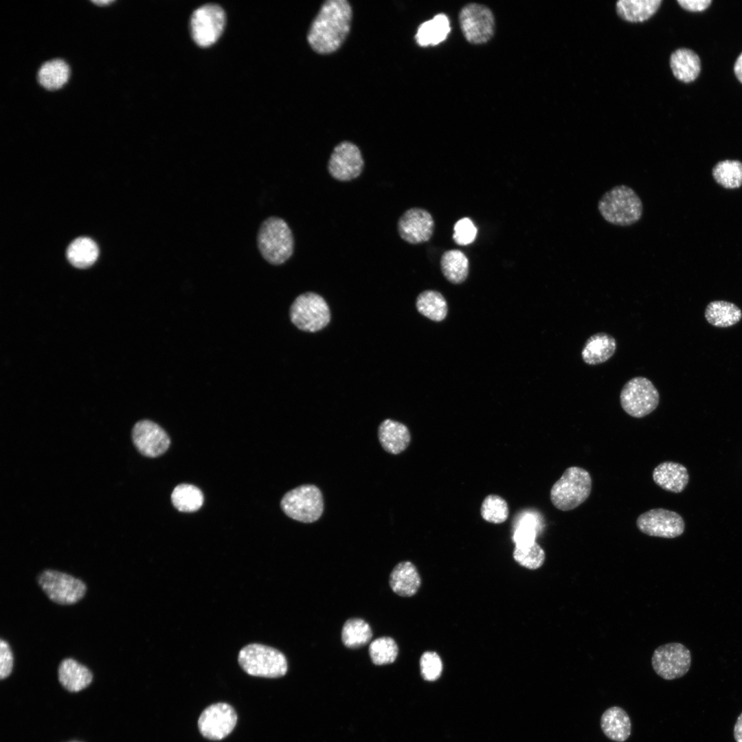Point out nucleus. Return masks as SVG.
<instances>
[{
	"label": "nucleus",
	"instance_id": "1",
	"mask_svg": "<svg viewBox=\"0 0 742 742\" xmlns=\"http://www.w3.org/2000/svg\"><path fill=\"white\" fill-rule=\"evenodd\" d=\"M352 9L346 0H328L321 6L307 34L312 49L326 54L336 51L349 32Z\"/></svg>",
	"mask_w": 742,
	"mask_h": 742
},
{
	"label": "nucleus",
	"instance_id": "2",
	"mask_svg": "<svg viewBox=\"0 0 742 742\" xmlns=\"http://www.w3.org/2000/svg\"><path fill=\"white\" fill-rule=\"evenodd\" d=\"M598 210L609 223L616 226H630L640 220L642 202L629 186L618 185L605 192L598 203Z\"/></svg>",
	"mask_w": 742,
	"mask_h": 742
},
{
	"label": "nucleus",
	"instance_id": "3",
	"mask_svg": "<svg viewBox=\"0 0 742 742\" xmlns=\"http://www.w3.org/2000/svg\"><path fill=\"white\" fill-rule=\"evenodd\" d=\"M257 245L265 260L271 265H280L287 261L293 254V235L284 219L271 216L260 225Z\"/></svg>",
	"mask_w": 742,
	"mask_h": 742
},
{
	"label": "nucleus",
	"instance_id": "4",
	"mask_svg": "<svg viewBox=\"0 0 742 742\" xmlns=\"http://www.w3.org/2000/svg\"><path fill=\"white\" fill-rule=\"evenodd\" d=\"M589 473L579 466H570L553 484L550 497L553 506L568 511L580 506L589 496L592 491Z\"/></svg>",
	"mask_w": 742,
	"mask_h": 742
},
{
	"label": "nucleus",
	"instance_id": "5",
	"mask_svg": "<svg viewBox=\"0 0 742 742\" xmlns=\"http://www.w3.org/2000/svg\"><path fill=\"white\" fill-rule=\"evenodd\" d=\"M238 659L241 668L252 676L276 678L284 675L287 671V661L284 654L260 644H250L243 647Z\"/></svg>",
	"mask_w": 742,
	"mask_h": 742
},
{
	"label": "nucleus",
	"instance_id": "6",
	"mask_svg": "<svg viewBox=\"0 0 742 742\" xmlns=\"http://www.w3.org/2000/svg\"><path fill=\"white\" fill-rule=\"evenodd\" d=\"M280 506L290 518L303 523L318 520L324 511L321 491L313 484H303L288 491L282 498Z\"/></svg>",
	"mask_w": 742,
	"mask_h": 742
},
{
	"label": "nucleus",
	"instance_id": "7",
	"mask_svg": "<svg viewBox=\"0 0 742 742\" xmlns=\"http://www.w3.org/2000/svg\"><path fill=\"white\" fill-rule=\"evenodd\" d=\"M620 402L622 409L634 418H642L659 405L660 394L654 384L644 376L629 379L621 389Z\"/></svg>",
	"mask_w": 742,
	"mask_h": 742
},
{
	"label": "nucleus",
	"instance_id": "8",
	"mask_svg": "<svg viewBox=\"0 0 742 742\" xmlns=\"http://www.w3.org/2000/svg\"><path fill=\"white\" fill-rule=\"evenodd\" d=\"M290 317L299 329L314 333L326 326L330 314L327 303L321 295L306 292L297 296L293 302Z\"/></svg>",
	"mask_w": 742,
	"mask_h": 742
},
{
	"label": "nucleus",
	"instance_id": "9",
	"mask_svg": "<svg viewBox=\"0 0 742 742\" xmlns=\"http://www.w3.org/2000/svg\"><path fill=\"white\" fill-rule=\"evenodd\" d=\"M38 583L52 601L59 605H72L85 595V583L68 574L45 570L38 576Z\"/></svg>",
	"mask_w": 742,
	"mask_h": 742
},
{
	"label": "nucleus",
	"instance_id": "10",
	"mask_svg": "<svg viewBox=\"0 0 742 742\" xmlns=\"http://www.w3.org/2000/svg\"><path fill=\"white\" fill-rule=\"evenodd\" d=\"M651 665L656 674L664 679H678L688 672L691 666V653L681 643L664 644L654 651Z\"/></svg>",
	"mask_w": 742,
	"mask_h": 742
},
{
	"label": "nucleus",
	"instance_id": "11",
	"mask_svg": "<svg viewBox=\"0 0 742 742\" xmlns=\"http://www.w3.org/2000/svg\"><path fill=\"white\" fill-rule=\"evenodd\" d=\"M225 23V12L218 5L207 4L199 7L192 13L190 20L194 41L201 47L212 45L222 34Z\"/></svg>",
	"mask_w": 742,
	"mask_h": 742
},
{
	"label": "nucleus",
	"instance_id": "12",
	"mask_svg": "<svg viewBox=\"0 0 742 742\" xmlns=\"http://www.w3.org/2000/svg\"><path fill=\"white\" fill-rule=\"evenodd\" d=\"M462 33L473 44H482L494 34L495 19L491 10L483 5L469 3L463 7L459 14Z\"/></svg>",
	"mask_w": 742,
	"mask_h": 742
},
{
	"label": "nucleus",
	"instance_id": "13",
	"mask_svg": "<svg viewBox=\"0 0 742 742\" xmlns=\"http://www.w3.org/2000/svg\"><path fill=\"white\" fill-rule=\"evenodd\" d=\"M636 526L647 535L666 539L682 535L685 529L682 517L664 508H653L642 513L637 518Z\"/></svg>",
	"mask_w": 742,
	"mask_h": 742
},
{
	"label": "nucleus",
	"instance_id": "14",
	"mask_svg": "<svg viewBox=\"0 0 742 742\" xmlns=\"http://www.w3.org/2000/svg\"><path fill=\"white\" fill-rule=\"evenodd\" d=\"M364 161L361 150L354 143L344 141L333 149L328 162L330 175L339 181H349L361 174Z\"/></svg>",
	"mask_w": 742,
	"mask_h": 742
},
{
	"label": "nucleus",
	"instance_id": "15",
	"mask_svg": "<svg viewBox=\"0 0 742 742\" xmlns=\"http://www.w3.org/2000/svg\"><path fill=\"white\" fill-rule=\"evenodd\" d=\"M237 715L232 706L226 703H217L206 708L198 720L201 734L210 740H221L234 730Z\"/></svg>",
	"mask_w": 742,
	"mask_h": 742
},
{
	"label": "nucleus",
	"instance_id": "16",
	"mask_svg": "<svg viewBox=\"0 0 742 742\" xmlns=\"http://www.w3.org/2000/svg\"><path fill=\"white\" fill-rule=\"evenodd\" d=\"M397 229L400 237L405 242L412 245L420 244L431 238L434 231V221L427 210L412 207L400 216Z\"/></svg>",
	"mask_w": 742,
	"mask_h": 742
},
{
	"label": "nucleus",
	"instance_id": "17",
	"mask_svg": "<svg viewBox=\"0 0 742 742\" xmlns=\"http://www.w3.org/2000/svg\"><path fill=\"white\" fill-rule=\"evenodd\" d=\"M132 439L139 452L149 458L162 455L170 444L167 433L157 423L149 420H142L135 424Z\"/></svg>",
	"mask_w": 742,
	"mask_h": 742
},
{
	"label": "nucleus",
	"instance_id": "18",
	"mask_svg": "<svg viewBox=\"0 0 742 742\" xmlns=\"http://www.w3.org/2000/svg\"><path fill=\"white\" fill-rule=\"evenodd\" d=\"M652 476L657 486L674 493H682L689 481L687 469L680 463L671 461L659 464L653 469Z\"/></svg>",
	"mask_w": 742,
	"mask_h": 742
},
{
	"label": "nucleus",
	"instance_id": "19",
	"mask_svg": "<svg viewBox=\"0 0 742 742\" xmlns=\"http://www.w3.org/2000/svg\"><path fill=\"white\" fill-rule=\"evenodd\" d=\"M378 436L383 449L394 455L405 451L411 440V435L407 427L391 419H385L380 424Z\"/></svg>",
	"mask_w": 742,
	"mask_h": 742
},
{
	"label": "nucleus",
	"instance_id": "20",
	"mask_svg": "<svg viewBox=\"0 0 742 742\" xmlns=\"http://www.w3.org/2000/svg\"><path fill=\"white\" fill-rule=\"evenodd\" d=\"M616 350L615 338L604 332L590 336L581 351L583 361L587 365L596 366L608 361Z\"/></svg>",
	"mask_w": 742,
	"mask_h": 742
},
{
	"label": "nucleus",
	"instance_id": "21",
	"mask_svg": "<svg viewBox=\"0 0 742 742\" xmlns=\"http://www.w3.org/2000/svg\"><path fill=\"white\" fill-rule=\"evenodd\" d=\"M600 723L603 734L613 741L625 742L631 735V719L619 706L607 708L601 715Z\"/></svg>",
	"mask_w": 742,
	"mask_h": 742
},
{
	"label": "nucleus",
	"instance_id": "22",
	"mask_svg": "<svg viewBox=\"0 0 742 742\" xmlns=\"http://www.w3.org/2000/svg\"><path fill=\"white\" fill-rule=\"evenodd\" d=\"M58 677L60 684L66 690L78 692L91 683L93 674L87 666L74 659L65 658L59 664Z\"/></svg>",
	"mask_w": 742,
	"mask_h": 742
},
{
	"label": "nucleus",
	"instance_id": "23",
	"mask_svg": "<svg viewBox=\"0 0 742 742\" xmlns=\"http://www.w3.org/2000/svg\"><path fill=\"white\" fill-rule=\"evenodd\" d=\"M421 580L415 565L409 561L398 563L390 576V585L392 591L403 597L414 595L418 590Z\"/></svg>",
	"mask_w": 742,
	"mask_h": 742
},
{
	"label": "nucleus",
	"instance_id": "24",
	"mask_svg": "<svg viewBox=\"0 0 742 742\" xmlns=\"http://www.w3.org/2000/svg\"><path fill=\"white\" fill-rule=\"evenodd\" d=\"M670 66L674 76L684 82L695 80L701 71L699 57L687 48L677 49L671 54Z\"/></svg>",
	"mask_w": 742,
	"mask_h": 742
},
{
	"label": "nucleus",
	"instance_id": "25",
	"mask_svg": "<svg viewBox=\"0 0 742 742\" xmlns=\"http://www.w3.org/2000/svg\"><path fill=\"white\" fill-rule=\"evenodd\" d=\"M662 2V0H620L616 2V12L625 21L643 22L657 11Z\"/></svg>",
	"mask_w": 742,
	"mask_h": 742
},
{
	"label": "nucleus",
	"instance_id": "26",
	"mask_svg": "<svg viewBox=\"0 0 742 742\" xmlns=\"http://www.w3.org/2000/svg\"><path fill=\"white\" fill-rule=\"evenodd\" d=\"M450 29L447 16L444 14H438L418 27L415 38L417 43L422 47L436 45L447 38Z\"/></svg>",
	"mask_w": 742,
	"mask_h": 742
},
{
	"label": "nucleus",
	"instance_id": "27",
	"mask_svg": "<svg viewBox=\"0 0 742 742\" xmlns=\"http://www.w3.org/2000/svg\"><path fill=\"white\" fill-rule=\"evenodd\" d=\"M705 317L708 323L715 327L727 328L741 320L742 311L732 302L717 300L707 305Z\"/></svg>",
	"mask_w": 742,
	"mask_h": 742
},
{
	"label": "nucleus",
	"instance_id": "28",
	"mask_svg": "<svg viewBox=\"0 0 742 742\" xmlns=\"http://www.w3.org/2000/svg\"><path fill=\"white\" fill-rule=\"evenodd\" d=\"M469 259L460 250H447L441 256L442 273L452 284H461L465 281L469 274Z\"/></svg>",
	"mask_w": 742,
	"mask_h": 742
},
{
	"label": "nucleus",
	"instance_id": "29",
	"mask_svg": "<svg viewBox=\"0 0 742 742\" xmlns=\"http://www.w3.org/2000/svg\"><path fill=\"white\" fill-rule=\"evenodd\" d=\"M69 76L68 65L62 59L55 58L43 63L37 73L39 84L48 90L60 88Z\"/></svg>",
	"mask_w": 742,
	"mask_h": 742
},
{
	"label": "nucleus",
	"instance_id": "30",
	"mask_svg": "<svg viewBox=\"0 0 742 742\" xmlns=\"http://www.w3.org/2000/svg\"><path fill=\"white\" fill-rule=\"evenodd\" d=\"M416 306L420 314L434 322L445 319L448 312L445 298L440 292L434 290L420 293L417 297Z\"/></svg>",
	"mask_w": 742,
	"mask_h": 742
},
{
	"label": "nucleus",
	"instance_id": "31",
	"mask_svg": "<svg viewBox=\"0 0 742 742\" xmlns=\"http://www.w3.org/2000/svg\"><path fill=\"white\" fill-rule=\"evenodd\" d=\"M98 247L89 238L80 237L69 245L67 257L71 265L78 268H87L98 258Z\"/></svg>",
	"mask_w": 742,
	"mask_h": 742
},
{
	"label": "nucleus",
	"instance_id": "32",
	"mask_svg": "<svg viewBox=\"0 0 742 742\" xmlns=\"http://www.w3.org/2000/svg\"><path fill=\"white\" fill-rule=\"evenodd\" d=\"M203 494L196 486L190 484H180L172 491L171 501L173 506L181 512H194L203 504Z\"/></svg>",
	"mask_w": 742,
	"mask_h": 742
},
{
	"label": "nucleus",
	"instance_id": "33",
	"mask_svg": "<svg viewBox=\"0 0 742 742\" xmlns=\"http://www.w3.org/2000/svg\"><path fill=\"white\" fill-rule=\"evenodd\" d=\"M372 637L370 625L361 618L348 619L343 626L341 640L348 648L355 649L366 645Z\"/></svg>",
	"mask_w": 742,
	"mask_h": 742
},
{
	"label": "nucleus",
	"instance_id": "34",
	"mask_svg": "<svg viewBox=\"0 0 742 742\" xmlns=\"http://www.w3.org/2000/svg\"><path fill=\"white\" fill-rule=\"evenodd\" d=\"M515 523L513 540L517 548H524L535 543L539 531V519L531 513L521 514Z\"/></svg>",
	"mask_w": 742,
	"mask_h": 742
},
{
	"label": "nucleus",
	"instance_id": "35",
	"mask_svg": "<svg viewBox=\"0 0 742 742\" xmlns=\"http://www.w3.org/2000/svg\"><path fill=\"white\" fill-rule=\"evenodd\" d=\"M716 181L726 188H736L742 185V163L737 160L719 162L713 169Z\"/></svg>",
	"mask_w": 742,
	"mask_h": 742
},
{
	"label": "nucleus",
	"instance_id": "36",
	"mask_svg": "<svg viewBox=\"0 0 742 742\" xmlns=\"http://www.w3.org/2000/svg\"><path fill=\"white\" fill-rule=\"evenodd\" d=\"M398 653L396 642L390 637H381L372 641L369 646V654L376 665L391 664L395 661Z\"/></svg>",
	"mask_w": 742,
	"mask_h": 742
},
{
	"label": "nucleus",
	"instance_id": "37",
	"mask_svg": "<svg viewBox=\"0 0 742 742\" xmlns=\"http://www.w3.org/2000/svg\"><path fill=\"white\" fill-rule=\"evenodd\" d=\"M481 516L485 521L493 524H502L508 519L509 508L506 501L497 495H488L483 500Z\"/></svg>",
	"mask_w": 742,
	"mask_h": 742
},
{
	"label": "nucleus",
	"instance_id": "38",
	"mask_svg": "<svg viewBox=\"0 0 742 742\" xmlns=\"http://www.w3.org/2000/svg\"><path fill=\"white\" fill-rule=\"evenodd\" d=\"M513 558L519 565L530 570H536L543 564L546 554L543 549L535 542L528 547H515Z\"/></svg>",
	"mask_w": 742,
	"mask_h": 742
},
{
	"label": "nucleus",
	"instance_id": "39",
	"mask_svg": "<svg viewBox=\"0 0 742 742\" xmlns=\"http://www.w3.org/2000/svg\"><path fill=\"white\" fill-rule=\"evenodd\" d=\"M420 673L423 678L429 682L437 680L442 671L440 656L434 651H426L420 659Z\"/></svg>",
	"mask_w": 742,
	"mask_h": 742
},
{
	"label": "nucleus",
	"instance_id": "40",
	"mask_svg": "<svg viewBox=\"0 0 742 742\" xmlns=\"http://www.w3.org/2000/svg\"><path fill=\"white\" fill-rule=\"evenodd\" d=\"M477 232V228L473 221L469 218L464 217L455 223L453 238L456 244L466 245L474 241Z\"/></svg>",
	"mask_w": 742,
	"mask_h": 742
},
{
	"label": "nucleus",
	"instance_id": "41",
	"mask_svg": "<svg viewBox=\"0 0 742 742\" xmlns=\"http://www.w3.org/2000/svg\"><path fill=\"white\" fill-rule=\"evenodd\" d=\"M13 667V655L9 644L4 640L0 641V678L8 677Z\"/></svg>",
	"mask_w": 742,
	"mask_h": 742
},
{
	"label": "nucleus",
	"instance_id": "42",
	"mask_svg": "<svg viewBox=\"0 0 742 742\" xmlns=\"http://www.w3.org/2000/svg\"><path fill=\"white\" fill-rule=\"evenodd\" d=\"M677 3L684 9L692 12H700L706 10L712 3L711 0H678Z\"/></svg>",
	"mask_w": 742,
	"mask_h": 742
},
{
	"label": "nucleus",
	"instance_id": "43",
	"mask_svg": "<svg viewBox=\"0 0 742 742\" xmlns=\"http://www.w3.org/2000/svg\"><path fill=\"white\" fill-rule=\"evenodd\" d=\"M734 737L736 742H742V712L739 715L735 723Z\"/></svg>",
	"mask_w": 742,
	"mask_h": 742
},
{
	"label": "nucleus",
	"instance_id": "44",
	"mask_svg": "<svg viewBox=\"0 0 742 742\" xmlns=\"http://www.w3.org/2000/svg\"><path fill=\"white\" fill-rule=\"evenodd\" d=\"M734 71L737 79L742 83V53L736 60L734 66Z\"/></svg>",
	"mask_w": 742,
	"mask_h": 742
},
{
	"label": "nucleus",
	"instance_id": "45",
	"mask_svg": "<svg viewBox=\"0 0 742 742\" xmlns=\"http://www.w3.org/2000/svg\"><path fill=\"white\" fill-rule=\"evenodd\" d=\"M93 3L98 5H105L113 2V1L104 0V1H92Z\"/></svg>",
	"mask_w": 742,
	"mask_h": 742
},
{
	"label": "nucleus",
	"instance_id": "46",
	"mask_svg": "<svg viewBox=\"0 0 742 742\" xmlns=\"http://www.w3.org/2000/svg\"><path fill=\"white\" fill-rule=\"evenodd\" d=\"M69 742H80V741H69Z\"/></svg>",
	"mask_w": 742,
	"mask_h": 742
}]
</instances>
